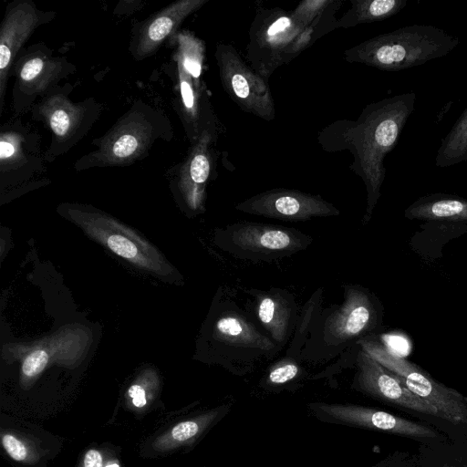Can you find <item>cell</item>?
<instances>
[{
    "instance_id": "6da1fadb",
    "label": "cell",
    "mask_w": 467,
    "mask_h": 467,
    "mask_svg": "<svg viewBox=\"0 0 467 467\" xmlns=\"http://www.w3.org/2000/svg\"><path fill=\"white\" fill-rule=\"evenodd\" d=\"M414 92L395 95L367 105L357 120H340L327 126L318 141L327 151L348 150L354 160L350 170L367 190L368 222L380 197L386 175L384 159L396 146L416 103Z\"/></svg>"
},
{
    "instance_id": "7a4b0ae2",
    "label": "cell",
    "mask_w": 467,
    "mask_h": 467,
    "mask_svg": "<svg viewBox=\"0 0 467 467\" xmlns=\"http://www.w3.org/2000/svg\"><path fill=\"white\" fill-rule=\"evenodd\" d=\"M459 39L431 25H412L376 36L344 52L349 63L399 71L446 56Z\"/></svg>"
},
{
    "instance_id": "3957f363",
    "label": "cell",
    "mask_w": 467,
    "mask_h": 467,
    "mask_svg": "<svg viewBox=\"0 0 467 467\" xmlns=\"http://www.w3.org/2000/svg\"><path fill=\"white\" fill-rule=\"evenodd\" d=\"M317 38V32L279 7L258 5L249 29L245 59L266 80Z\"/></svg>"
},
{
    "instance_id": "277c9868",
    "label": "cell",
    "mask_w": 467,
    "mask_h": 467,
    "mask_svg": "<svg viewBox=\"0 0 467 467\" xmlns=\"http://www.w3.org/2000/svg\"><path fill=\"white\" fill-rule=\"evenodd\" d=\"M171 131L165 117L138 101L100 139L97 150L78 160L75 167L82 170L130 164L145 156L156 140Z\"/></svg>"
},
{
    "instance_id": "5b68a950",
    "label": "cell",
    "mask_w": 467,
    "mask_h": 467,
    "mask_svg": "<svg viewBox=\"0 0 467 467\" xmlns=\"http://www.w3.org/2000/svg\"><path fill=\"white\" fill-rule=\"evenodd\" d=\"M363 350L393 372L421 400L433 407L439 417L453 424L467 423V398L435 380L417 364L374 340L359 342Z\"/></svg>"
},
{
    "instance_id": "8992f818",
    "label": "cell",
    "mask_w": 467,
    "mask_h": 467,
    "mask_svg": "<svg viewBox=\"0 0 467 467\" xmlns=\"http://www.w3.org/2000/svg\"><path fill=\"white\" fill-rule=\"evenodd\" d=\"M64 211L88 235L133 265L161 275L173 273L154 246L111 217L75 205H67Z\"/></svg>"
},
{
    "instance_id": "52a82bcc",
    "label": "cell",
    "mask_w": 467,
    "mask_h": 467,
    "mask_svg": "<svg viewBox=\"0 0 467 467\" xmlns=\"http://www.w3.org/2000/svg\"><path fill=\"white\" fill-rule=\"evenodd\" d=\"M214 56L228 97L243 111L273 120L275 107L268 80L257 74L231 44L218 43Z\"/></svg>"
},
{
    "instance_id": "ba28073f",
    "label": "cell",
    "mask_w": 467,
    "mask_h": 467,
    "mask_svg": "<svg viewBox=\"0 0 467 467\" xmlns=\"http://www.w3.org/2000/svg\"><path fill=\"white\" fill-rule=\"evenodd\" d=\"M247 213L269 218L306 221L313 217L337 215L339 211L319 195L291 189H272L236 205Z\"/></svg>"
},
{
    "instance_id": "9c48e42d",
    "label": "cell",
    "mask_w": 467,
    "mask_h": 467,
    "mask_svg": "<svg viewBox=\"0 0 467 467\" xmlns=\"http://www.w3.org/2000/svg\"><path fill=\"white\" fill-rule=\"evenodd\" d=\"M52 132V148L48 155H57L73 146L97 119L95 102L74 103L64 95L47 96L36 108Z\"/></svg>"
},
{
    "instance_id": "30bf717a",
    "label": "cell",
    "mask_w": 467,
    "mask_h": 467,
    "mask_svg": "<svg viewBox=\"0 0 467 467\" xmlns=\"http://www.w3.org/2000/svg\"><path fill=\"white\" fill-rule=\"evenodd\" d=\"M303 236L287 229L242 223L226 230V249L236 255L266 259L303 248Z\"/></svg>"
},
{
    "instance_id": "8fae6325",
    "label": "cell",
    "mask_w": 467,
    "mask_h": 467,
    "mask_svg": "<svg viewBox=\"0 0 467 467\" xmlns=\"http://www.w3.org/2000/svg\"><path fill=\"white\" fill-rule=\"evenodd\" d=\"M358 385L367 394L389 404L439 417L438 411L413 394L390 370L365 350L358 355Z\"/></svg>"
},
{
    "instance_id": "7c38bea8",
    "label": "cell",
    "mask_w": 467,
    "mask_h": 467,
    "mask_svg": "<svg viewBox=\"0 0 467 467\" xmlns=\"http://www.w3.org/2000/svg\"><path fill=\"white\" fill-rule=\"evenodd\" d=\"M314 410L335 421L412 438H436L431 428L391 413L358 405L317 403Z\"/></svg>"
},
{
    "instance_id": "4fadbf2b",
    "label": "cell",
    "mask_w": 467,
    "mask_h": 467,
    "mask_svg": "<svg viewBox=\"0 0 467 467\" xmlns=\"http://www.w3.org/2000/svg\"><path fill=\"white\" fill-rule=\"evenodd\" d=\"M45 16L31 1L16 2L6 8L0 30V112L10 67L34 30L44 23Z\"/></svg>"
},
{
    "instance_id": "5bb4252c",
    "label": "cell",
    "mask_w": 467,
    "mask_h": 467,
    "mask_svg": "<svg viewBox=\"0 0 467 467\" xmlns=\"http://www.w3.org/2000/svg\"><path fill=\"white\" fill-rule=\"evenodd\" d=\"M208 0H180L154 15L141 26L132 54L136 59L152 55L183 20L201 8Z\"/></svg>"
},
{
    "instance_id": "9a60e30c",
    "label": "cell",
    "mask_w": 467,
    "mask_h": 467,
    "mask_svg": "<svg viewBox=\"0 0 467 467\" xmlns=\"http://www.w3.org/2000/svg\"><path fill=\"white\" fill-rule=\"evenodd\" d=\"M66 64L47 51L26 53L15 64L19 89L26 96L45 92L66 75Z\"/></svg>"
},
{
    "instance_id": "2e32d148",
    "label": "cell",
    "mask_w": 467,
    "mask_h": 467,
    "mask_svg": "<svg viewBox=\"0 0 467 467\" xmlns=\"http://www.w3.org/2000/svg\"><path fill=\"white\" fill-rule=\"evenodd\" d=\"M404 216L409 220L466 223L467 199L447 193L427 194L409 205Z\"/></svg>"
},
{
    "instance_id": "e0dca14e",
    "label": "cell",
    "mask_w": 467,
    "mask_h": 467,
    "mask_svg": "<svg viewBox=\"0 0 467 467\" xmlns=\"http://www.w3.org/2000/svg\"><path fill=\"white\" fill-rule=\"evenodd\" d=\"M377 317L370 297L361 291L354 290L329 326L330 334L335 339L353 337L373 327Z\"/></svg>"
},
{
    "instance_id": "ac0fdd59",
    "label": "cell",
    "mask_w": 467,
    "mask_h": 467,
    "mask_svg": "<svg viewBox=\"0 0 467 467\" xmlns=\"http://www.w3.org/2000/svg\"><path fill=\"white\" fill-rule=\"evenodd\" d=\"M217 137L203 133L192 149L186 168V182L188 193L193 205L201 203L208 181L215 175L216 152L213 145Z\"/></svg>"
},
{
    "instance_id": "d6986e66",
    "label": "cell",
    "mask_w": 467,
    "mask_h": 467,
    "mask_svg": "<svg viewBox=\"0 0 467 467\" xmlns=\"http://www.w3.org/2000/svg\"><path fill=\"white\" fill-rule=\"evenodd\" d=\"M227 410L222 406L177 423L152 442L153 450L164 452L192 444Z\"/></svg>"
},
{
    "instance_id": "ffe728a7",
    "label": "cell",
    "mask_w": 467,
    "mask_h": 467,
    "mask_svg": "<svg viewBox=\"0 0 467 467\" xmlns=\"http://www.w3.org/2000/svg\"><path fill=\"white\" fill-rule=\"evenodd\" d=\"M349 9L337 19V27L380 22L402 10L408 0H351Z\"/></svg>"
},
{
    "instance_id": "44dd1931",
    "label": "cell",
    "mask_w": 467,
    "mask_h": 467,
    "mask_svg": "<svg viewBox=\"0 0 467 467\" xmlns=\"http://www.w3.org/2000/svg\"><path fill=\"white\" fill-rule=\"evenodd\" d=\"M341 4V1L337 0L303 1L291 12L300 23L313 28L321 37L337 28L335 13Z\"/></svg>"
},
{
    "instance_id": "7402d4cb",
    "label": "cell",
    "mask_w": 467,
    "mask_h": 467,
    "mask_svg": "<svg viewBox=\"0 0 467 467\" xmlns=\"http://www.w3.org/2000/svg\"><path fill=\"white\" fill-rule=\"evenodd\" d=\"M464 161H467V108L441 139L435 165L438 168H448Z\"/></svg>"
},
{
    "instance_id": "603a6c76",
    "label": "cell",
    "mask_w": 467,
    "mask_h": 467,
    "mask_svg": "<svg viewBox=\"0 0 467 467\" xmlns=\"http://www.w3.org/2000/svg\"><path fill=\"white\" fill-rule=\"evenodd\" d=\"M260 321L268 328L275 339L281 341L288 327V310L282 302L271 296L262 298L257 307Z\"/></svg>"
},
{
    "instance_id": "cb8c5ba5",
    "label": "cell",
    "mask_w": 467,
    "mask_h": 467,
    "mask_svg": "<svg viewBox=\"0 0 467 467\" xmlns=\"http://www.w3.org/2000/svg\"><path fill=\"white\" fill-rule=\"evenodd\" d=\"M178 43V56L185 68L192 77L200 78L203 60V44L189 33L179 34Z\"/></svg>"
},
{
    "instance_id": "d4e9b609",
    "label": "cell",
    "mask_w": 467,
    "mask_h": 467,
    "mask_svg": "<svg viewBox=\"0 0 467 467\" xmlns=\"http://www.w3.org/2000/svg\"><path fill=\"white\" fill-rule=\"evenodd\" d=\"M2 445L6 453L16 462H33L36 456L27 444L11 433H2Z\"/></svg>"
},
{
    "instance_id": "484cf974",
    "label": "cell",
    "mask_w": 467,
    "mask_h": 467,
    "mask_svg": "<svg viewBox=\"0 0 467 467\" xmlns=\"http://www.w3.org/2000/svg\"><path fill=\"white\" fill-rule=\"evenodd\" d=\"M150 386H151V384H146V379H138V380L129 388L127 394L134 407L141 409L148 404L149 400L152 398V388Z\"/></svg>"
},
{
    "instance_id": "4316f807",
    "label": "cell",
    "mask_w": 467,
    "mask_h": 467,
    "mask_svg": "<svg viewBox=\"0 0 467 467\" xmlns=\"http://www.w3.org/2000/svg\"><path fill=\"white\" fill-rule=\"evenodd\" d=\"M298 373V367L294 363H285L275 367L269 373V380L274 384H283L293 379Z\"/></svg>"
},
{
    "instance_id": "83f0119b",
    "label": "cell",
    "mask_w": 467,
    "mask_h": 467,
    "mask_svg": "<svg viewBox=\"0 0 467 467\" xmlns=\"http://www.w3.org/2000/svg\"><path fill=\"white\" fill-rule=\"evenodd\" d=\"M83 464L84 467H103V457L99 451L88 450L84 456Z\"/></svg>"
},
{
    "instance_id": "f1b7e54d",
    "label": "cell",
    "mask_w": 467,
    "mask_h": 467,
    "mask_svg": "<svg viewBox=\"0 0 467 467\" xmlns=\"http://www.w3.org/2000/svg\"><path fill=\"white\" fill-rule=\"evenodd\" d=\"M106 467H119L117 463H111L107 465Z\"/></svg>"
},
{
    "instance_id": "f546056e",
    "label": "cell",
    "mask_w": 467,
    "mask_h": 467,
    "mask_svg": "<svg viewBox=\"0 0 467 467\" xmlns=\"http://www.w3.org/2000/svg\"><path fill=\"white\" fill-rule=\"evenodd\" d=\"M443 467H454V466H450V465H444Z\"/></svg>"
}]
</instances>
